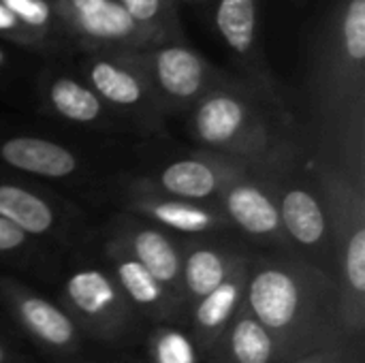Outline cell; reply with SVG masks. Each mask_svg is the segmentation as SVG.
I'll list each match as a JSON object with an SVG mask.
<instances>
[{
    "label": "cell",
    "instance_id": "6da1fadb",
    "mask_svg": "<svg viewBox=\"0 0 365 363\" xmlns=\"http://www.w3.org/2000/svg\"><path fill=\"white\" fill-rule=\"evenodd\" d=\"M244 308L272 334L282 363L351 342L336 278L295 255L250 259Z\"/></svg>",
    "mask_w": 365,
    "mask_h": 363
},
{
    "label": "cell",
    "instance_id": "7a4b0ae2",
    "mask_svg": "<svg viewBox=\"0 0 365 363\" xmlns=\"http://www.w3.org/2000/svg\"><path fill=\"white\" fill-rule=\"evenodd\" d=\"M265 101H278L259 86L231 77L210 90L188 116L192 141L207 152L269 171L297 156L295 143L284 135L280 113Z\"/></svg>",
    "mask_w": 365,
    "mask_h": 363
},
{
    "label": "cell",
    "instance_id": "3957f363",
    "mask_svg": "<svg viewBox=\"0 0 365 363\" xmlns=\"http://www.w3.org/2000/svg\"><path fill=\"white\" fill-rule=\"evenodd\" d=\"M312 175L325 205L334 246L342 327L349 340L361 338L365 329V188L323 158Z\"/></svg>",
    "mask_w": 365,
    "mask_h": 363
},
{
    "label": "cell",
    "instance_id": "277c9868",
    "mask_svg": "<svg viewBox=\"0 0 365 363\" xmlns=\"http://www.w3.org/2000/svg\"><path fill=\"white\" fill-rule=\"evenodd\" d=\"M293 163L295 158L263 173L278 203L284 235L295 257L336 278L334 246L317 180L314 175H310V180L295 175Z\"/></svg>",
    "mask_w": 365,
    "mask_h": 363
},
{
    "label": "cell",
    "instance_id": "5b68a950",
    "mask_svg": "<svg viewBox=\"0 0 365 363\" xmlns=\"http://www.w3.org/2000/svg\"><path fill=\"white\" fill-rule=\"evenodd\" d=\"M62 300L77 327L107 344L126 342L141 321L103 267L88 265L73 270L64 280Z\"/></svg>",
    "mask_w": 365,
    "mask_h": 363
},
{
    "label": "cell",
    "instance_id": "8992f818",
    "mask_svg": "<svg viewBox=\"0 0 365 363\" xmlns=\"http://www.w3.org/2000/svg\"><path fill=\"white\" fill-rule=\"evenodd\" d=\"M128 53L148 77L163 116L190 111L210 90L229 79L186 45L128 49Z\"/></svg>",
    "mask_w": 365,
    "mask_h": 363
},
{
    "label": "cell",
    "instance_id": "52a82bcc",
    "mask_svg": "<svg viewBox=\"0 0 365 363\" xmlns=\"http://www.w3.org/2000/svg\"><path fill=\"white\" fill-rule=\"evenodd\" d=\"M86 83L109 105L137 120L143 128H160L163 111L152 92V86L139 64L126 51H103L92 53L81 64Z\"/></svg>",
    "mask_w": 365,
    "mask_h": 363
},
{
    "label": "cell",
    "instance_id": "ba28073f",
    "mask_svg": "<svg viewBox=\"0 0 365 363\" xmlns=\"http://www.w3.org/2000/svg\"><path fill=\"white\" fill-rule=\"evenodd\" d=\"M257 171L259 169L246 163H240L235 158L201 150L186 158H175L167 163L165 167L156 169L154 173L137 178L128 186L152 190V193H163V195L186 199V201L214 203V199L227 184L244 175L257 173Z\"/></svg>",
    "mask_w": 365,
    "mask_h": 363
},
{
    "label": "cell",
    "instance_id": "9c48e42d",
    "mask_svg": "<svg viewBox=\"0 0 365 363\" xmlns=\"http://www.w3.org/2000/svg\"><path fill=\"white\" fill-rule=\"evenodd\" d=\"M0 302L13 321L45 351L68 355L81 349L83 332L66 308L43 297L28 285L0 276Z\"/></svg>",
    "mask_w": 365,
    "mask_h": 363
},
{
    "label": "cell",
    "instance_id": "30bf717a",
    "mask_svg": "<svg viewBox=\"0 0 365 363\" xmlns=\"http://www.w3.org/2000/svg\"><path fill=\"white\" fill-rule=\"evenodd\" d=\"M214 203L218 205L231 229H240L244 235L257 240L259 244L276 246L282 250V255H293L282 229L278 203L261 171L227 184L218 193Z\"/></svg>",
    "mask_w": 365,
    "mask_h": 363
},
{
    "label": "cell",
    "instance_id": "8fae6325",
    "mask_svg": "<svg viewBox=\"0 0 365 363\" xmlns=\"http://www.w3.org/2000/svg\"><path fill=\"white\" fill-rule=\"evenodd\" d=\"M109 240H113L124 250H128L184 306L182 300L184 244L173 233L124 212L111 223Z\"/></svg>",
    "mask_w": 365,
    "mask_h": 363
},
{
    "label": "cell",
    "instance_id": "7c38bea8",
    "mask_svg": "<svg viewBox=\"0 0 365 363\" xmlns=\"http://www.w3.org/2000/svg\"><path fill=\"white\" fill-rule=\"evenodd\" d=\"M124 212L137 218H143L173 235H212L220 231H229L231 225L222 216L216 203H199L186 201L178 197H169L163 193L126 188Z\"/></svg>",
    "mask_w": 365,
    "mask_h": 363
},
{
    "label": "cell",
    "instance_id": "4fadbf2b",
    "mask_svg": "<svg viewBox=\"0 0 365 363\" xmlns=\"http://www.w3.org/2000/svg\"><path fill=\"white\" fill-rule=\"evenodd\" d=\"M103 255L109 276L141 319L156 321L158 325L178 321L184 312L182 302L175 300L128 250L107 237Z\"/></svg>",
    "mask_w": 365,
    "mask_h": 363
},
{
    "label": "cell",
    "instance_id": "5bb4252c",
    "mask_svg": "<svg viewBox=\"0 0 365 363\" xmlns=\"http://www.w3.org/2000/svg\"><path fill=\"white\" fill-rule=\"evenodd\" d=\"M64 17L86 41L109 45V51L145 49L154 41L118 0H66Z\"/></svg>",
    "mask_w": 365,
    "mask_h": 363
},
{
    "label": "cell",
    "instance_id": "9a60e30c",
    "mask_svg": "<svg viewBox=\"0 0 365 363\" xmlns=\"http://www.w3.org/2000/svg\"><path fill=\"white\" fill-rule=\"evenodd\" d=\"M248 267H250V259L242 263L227 282H222L218 289H214L210 295L201 297L188 308L190 315L188 332L203 359L210 357V353L216 349V344L220 342V338L225 336L237 312L244 308Z\"/></svg>",
    "mask_w": 365,
    "mask_h": 363
},
{
    "label": "cell",
    "instance_id": "2e32d148",
    "mask_svg": "<svg viewBox=\"0 0 365 363\" xmlns=\"http://www.w3.org/2000/svg\"><path fill=\"white\" fill-rule=\"evenodd\" d=\"M248 257L240 250H229L216 244L190 242L184 244L182 257V300L184 308H190L201 297L210 295L222 282H227L233 272L246 263Z\"/></svg>",
    "mask_w": 365,
    "mask_h": 363
},
{
    "label": "cell",
    "instance_id": "e0dca14e",
    "mask_svg": "<svg viewBox=\"0 0 365 363\" xmlns=\"http://www.w3.org/2000/svg\"><path fill=\"white\" fill-rule=\"evenodd\" d=\"M0 160L17 171L49 180H66L81 169L73 150L34 135H15L0 141Z\"/></svg>",
    "mask_w": 365,
    "mask_h": 363
},
{
    "label": "cell",
    "instance_id": "ac0fdd59",
    "mask_svg": "<svg viewBox=\"0 0 365 363\" xmlns=\"http://www.w3.org/2000/svg\"><path fill=\"white\" fill-rule=\"evenodd\" d=\"M214 21H216V30L220 32L225 45L237 58L248 62L250 71L255 73V86H259L267 94L276 96V88H274L269 75H265L255 64V60H257V26H259L257 0H218Z\"/></svg>",
    "mask_w": 365,
    "mask_h": 363
},
{
    "label": "cell",
    "instance_id": "d6986e66",
    "mask_svg": "<svg viewBox=\"0 0 365 363\" xmlns=\"http://www.w3.org/2000/svg\"><path fill=\"white\" fill-rule=\"evenodd\" d=\"M205 362L282 363V357L272 334L246 308H242Z\"/></svg>",
    "mask_w": 365,
    "mask_h": 363
},
{
    "label": "cell",
    "instance_id": "ffe728a7",
    "mask_svg": "<svg viewBox=\"0 0 365 363\" xmlns=\"http://www.w3.org/2000/svg\"><path fill=\"white\" fill-rule=\"evenodd\" d=\"M0 218L28 237H47L62 229L60 212L47 197L13 182H0Z\"/></svg>",
    "mask_w": 365,
    "mask_h": 363
},
{
    "label": "cell",
    "instance_id": "44dd1931",
    "mask_svg": "<svg viewBox=\"0 0 365 363\" xmlns=\"http://www.w3.org/2000/svg\"><path fill=\"white\" fill-rule=\"evenodd\" d=\"M45 101L56 116L68 120L71 124L109 126L115 120L113 111L107 109L88 83L66 75H56L49 79L45 86Z\"/></svg>",
    "mask_w": 365,
    "mask_h": 363
},
{
    "label": "cell",
    "instance_id": "7402d4cb",
    "mask_svg": "<svg viewBox=\"0 0 365 363\" xmlns=\"http://www.w3.org/2000/svg\"><path fill=\"white\" fill-rule=\"evenodd\" d=\"M150 363H203L188 329L175 323H160L148 338Z\"/></svg>",
    "mask_w": 365,
    "mask_h": 363
},
{
    "label": "cell",
    "instance_id": "603a6c76",
    "mask_svg": "<svg viewBox=\"0 0 365 363\" xmlns=\"http://www.w3.org/2000/svg\"><path fill=\"white\" fill-rule=\"evenodd\" d=\"M340 41L344 56L357 64L364 66L365 60V0H349L342 17L340 28Z\"/></svg>",
    "mask_w": 365,
    "mask_h": 363
},
{
    "label": "cell",
    "instance_id": "cb8c5ba5",
    "mask_svg": "<svg viewBox=\"0 0 365 363\" xmlns=\"http://www.w3.org/2000/svg\"><path fill=\"white\" fill-rule=\"evenodd\" d=\"M118 2L152 36L160 34L163 28H175V13L171 0H118Z\"/></svg>",
    "mask_w": 365,
    "mask_h": 363
},
{
    "label": "cell",
    "instance_id": "d4e9b609",
    "mask_svg": "<svg viewBox=\"0 0 365 363\" xmlns=\"http://www.w3.org/2000/svg\"><path fill=\"white\" fill-rule=\"evenodd\" d=\"M0 4L11 13L17 24L41 28L47 21L49 9L43 0H0Z\"/></svg>",
    "mask_w": 365,
    "mask_h": 363
},
{
    "label": "cell",
    "instance_id": "484cf974",
    "mask_svg": "<svg viewBox=\"0 0 365 363\" xmlns=\"http://www.w3.org/2000/svg\"><path fill=\"white\" fill-rule=\"evenodd\" d=\"M30 244H32V237H28L24 231H19L9 220L0 218V257L24 252L30 248Z\"/></svg>",
    "mask_w": 365,
    "mask_h": 363
},
{
    "label": "cell",
    "instance_id": "4316f807",
    "mask_svg": "<svg viewBox=\"0 0 365 363\" xmlns=\"http://www.w3.org/2000/svg\"><path fill=\"white\" fill-rule=\"evenodd\" d=\"M351 344H342V347H334V349H323V351H314L310 355H304L299 359L291 363H342L346 351Z\"/></svg>",
    "mask_w": 365,
    "mask_h": 363
},
{
    "label": "cell",
    "instance_id": "83f0119b",
    "mask_svg": "<svg viewBox=\"0 0 365 363\" xmlns=\"http://www.w3.org/2000/svg\"><path fill=\"white\" fill-rule=\"evenodd\" d=\"M0 363H28V359H24L17 351L0 340Z\"/></svg>",
    "mask_w": 365,
    "mask_h": 363
},
{
    "label": "cell",
    "instance_id": "f1b7e54d",
    "mask_svg": "<svg viewBox=\"0 0 365 363\" xmlns=\"http://www.w3.org/2000/svg\"><path fill=\"white\" fill-rule=\"evenodd\" d=\"M342 363H361V353H359V349H357V351H353V347H349V351H346V355H344Z\"/></svg>",
    "mask_w": 365,
    "mask_h": 363
},
{
    "label": "cell",
    "instance_id": "f546056e",
    "mask_svg": "<svg viewBox=\"0 0 365 363\" xmlns=\"http://www.w3.org/2000/svg\"><path fill=\"white\" fill-rule=\"evenodd\" d=\"M4 62H6V53H4V49L0 47V68L4 66Z\"/></svg>",
    "mask_w": 365,
    "mask_h": 363
}]
</instances>
